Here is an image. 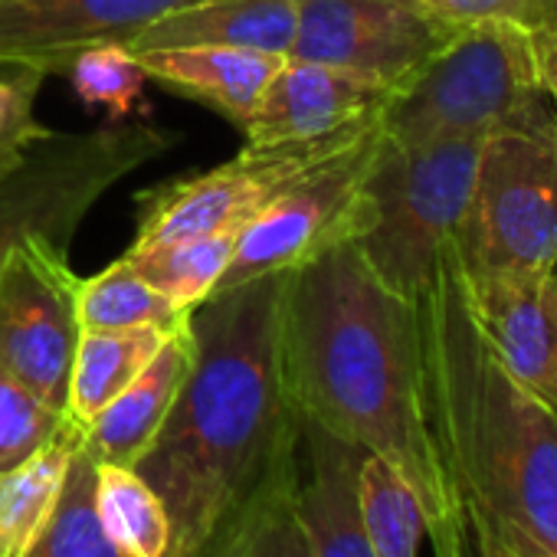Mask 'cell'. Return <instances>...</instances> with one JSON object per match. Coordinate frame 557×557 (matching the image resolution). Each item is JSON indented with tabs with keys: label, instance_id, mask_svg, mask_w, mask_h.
<instances>
[{
	"label": "cell",
	"instance_id": "obj_15",
	"mask_svg": "<svg viewBox=\"0 0 557 557\" xmlns=\"http://www.w3.org/2000/svg\"><path fill=\"white\" fill-rule=\"evenodd\" d=\"M148 83L190 99L243 132L256 112L262 92L286 57L230 47H177V50H145L135 53Z\"/></svg>",
	"mask_w": 557,
	"mask_h": 557
},
{
	"label": "cell",
	"instance_id": "obj_13",
	"mask_svg": "<svg viewBox=\"0 0 557 557\" xmlns=\"http://www.w3.org/2000/svg\"><path fill=\"white\" fill-rule=\"evenodd\" d=\"M466 283V299L502 368L557 407V275L554 269L495 272Z\"/></svg>",
	"mask_w": 557,
	"mask_h": 557
},
{
	"label": "cell",
	"instance_id": "obj_9",
	"mask_svg": "<svg viewBox=\"0 0 557 557\" xmlns=\"http://www.w3.org/2000/svg\"><path fill=\"white\" fill-rule=\"evenodd\" d=\"M361 125L309 141L243 145L236 158L216 168L187 171L135 194L138 226L128 249H148L213 230H243L278 194H286L302 174L338 151Z\"/></svg>",
	"mask_w": 557,
	"mask_h": 557
},
{
	"label": "cell",
	"instance_id": "obj_3",
	"mask_svg": "<svg viewBox=\"0 0 557 557\" xmlns=\"http://www.w3.org/2000/svg\"><path fill=\"white\" fill-rule=\"evenodd\" d=\"M413 306L430 430L462 511L518 557H557V407L488 348L456 249Z\"/></svg>",
	"mask_w": 557,
	"mask_h": 557
},
{
	"label": "cell",
	"instance_id": "obj_10",
	"mask_svg": "<svg viewBox=\"0 0 557 557\" xmlns=\"http://www.w3.org/2000/svg\"><path fill=\"white\" fill-rule=\"evenodd\" d=\"M76 299L70 249L53 239H27L0 262V364L63 413L83 332Z\"/></svg>",
	"mask_w": 557,
	"mask_h": 557
},
{
	"label": "cell",
	"instance_id": "obj_20",
	"mask_svg": "<svg viewBox=\"0 0 557 557\" xmlns=\"http://www.w3.org/2000/svg\"><path fill=\"white\" fill-rule=\"evenodd\" d=\"M161 329H83L70 371L66 417L83 430L96 420L161 351Z\"/></svg>",
	"mask_w": 557,
	"mask_h": 557
},
{
	"label": "cell",
	"instance_id": "obj_33",
	"mask_svg": "<svg viewBox=\"0 0 557 557\" xmlns=\"http://www.w3.org/2000/svg\"><path fill=\"white\" fill-rule=\"evenodd\" d=\"M462 557H469V541L462 544Z\"/></svg>",
	"mask_w": 557,
	"mask_h": 557
},
{
	"label": "cell",
	"instance_id": "obj_7",
	"mask_svg": "<svg viewBox=\"0 0 557 557\" xmlns=\"http://www.w3.org/2000/svg\"><path fill=\"white\" fill-rule=\"evenodd\" d=\"M177 141V132L138 119L92 132H50L17 168L0 174V262L27 239H53L70 249L89 210Z\"/></svg>",
	"mask_w": 557,
	"mask_h": 557
},
{
	"label": "cell",
	"instance_id": "obj_31",
	"mask_svg": "<svg viewBox=\"0 0 557 557\" xmlns=\"http://www.w3.org/2000/svg\"><path fill=\"white\" fill-rule=\"evenodd\" d=\"M462 528H466V541H469V557H518L502 537H495L482 521L469 518L462 511Z\"/></svg>",
	"mask_w": 557,
	"mask_h": 557
},
{
	"label": "cell",
	"instance_id": "obj_21",
	"mask_svg": "<svg viewBox=\"0 0 557 557\" xmlns=\"http://www.w3.org/2000/svg\"><path fill=\"white\" fill-rule=\"evenodd\" d=\"M236 239L239 230H213L148 249H125V259L177 309L194 312L223 283Z\"/></svg>",
	"mask_w": 557,
	"mask_h": 557
},
{
	"label": "cell",
	"instance_id": "obj_12",
	"mask_svg": "<svg viewBox=\"0 0 557 557\" xmlns=\"http://www.w3.org/2000/svg\"><path fill=\"white\" fill-rule=\"evenodd\" d=\"M194 0H0V60L63 76L96 44H128Z\"/></svg>",
	"mask_w": 557,
	"mask_h": 557
},
{
	"label": "cell",
	"instance_id": "obj_27",
	"mask_svg": "<svg viewBox=\"0 0 557 557\" xmlns=\"http://www.w3.org/2000/svg\"><path fill=\"white\" fill-rule=\"evenodd\" d=\"M63 76L86 106L106 109L109 122H128L145 106L148 76L125 44L86 47Z\"/></svg>",
	"mask_w": 557,
	"mask_h": 557
},
{
	"label": "cell",
	"instance_id": "obj_32",
	"mask_svg": "<svg viewBox=\"0 0 557 557\" xmlns=\"http://www.w3.org/2000/svg\"><path fill=\"white\" fill-rule=\"evenodd\" d=\"M550 106L557 115V50H554V70H550Z\"/></svg>",
	"mask_w": 557,
	"mask_h": 557
},
{
	"label": "cell",
	"instance_id": "obj_29",
	"mask_svg": "<svg viewBox=\"0 0 557 557\" xmlns=\"http://www.w3.org/2000/svg\"><path fill=\"white\" fill-rule=\"evenodd\" d=\"M47 79L37 66L0 60V174L17 168L53 132L37 119V99Z\"/></svg>",
	"mask_w": 557,
	"mask_h": 557
},
{
	"label": "cell",
	"instance_id": "obj_19",
	"mask_svg": "<svg viewBox=\"0 0 557 557\" xmlns=\"http://www.w3.org/2000/svg\"><path fill=\"white\" fill-rule=\"evenodd\" d=\"M299 475L302 449L269 472L203 557H312L299 515Z\"/></svg>",
	"mask_w": 557,
	"mask_h": 557
},
{
	"label": "cell",
	"instance_id": "obj_6",
	"mask_svg": "<svg viewBox=\"0 0 557 557\" xmlns=\"http://www.w3.org/2000/svg\"><path fill=\"white\" fill-rule=\"evenodd\" d=\"M453 249L469 278L557 265L554 106H541L482 138Z\"/></svg>",
	"mask_w": 557,
	"mask_h": 557
},
{
	"label": "cell",
	"instance_id": "obj_28",
	"mask_svg": "<svg viewBox=\"0 0 557 557\" xmlns=\"http://www.w3.org/2000/svg\"><path fill=\"white\" fill-rule=\"evenodd\" d=\"M73 426L76 423L63 410L50 407L0 364V472L27 462Z\"/></svg>",
	"mask_w": 557,
	"mask_h": 557
},
{
	"label": "cell",
	"instance_id": "obj_8",
	"mask_svg": "<svg viewBox=\"0 0 557 557\" xmlns=\"http://www.w3.org/2000/svg\"><path fill=\"white\" fill-rule=\"evenodd\" d=\"M384 115V112H381ZM374 115L338 151L278 194L239 230L220 289L269 272H293L342 239H358L368 220V174L384 145V122Z\"/></svg>",
	"mask_w": 557,
	"mask_h": 557
},
{
	"label": "cell",
	"instance_id": "obj_1",
	"mask_svg": "<svg viewBox=\"0 0 557 557\" xmlns=\"http://www.w3.org/2000/svg\"><path fill=\"white\" fill-rule=\"evenodd\" d=\"M283 364L299 417L400 469L433 557H462V505L426 413L417 306L381 283L355 239L286 272Z\"/></svg>",
	"mask_w": 557,
	"mask_h": 557
},
{
	"label": "cell",
	"instance_id": "obj_14",
	"mask_svg": "<svg viewBox=\"0 0 557 557\" xmlns=\"http://www.w3.org/2000/svg\"><path fill=\"white\" fill-rule=\"evenodd\" d=\"M394 89L348 70L286 57L243 125L246 145L309 141L348 132L384 112Z\"/></svg>",
	"mask_w": 557,
	"mask_h": 557
},
{
	"label": "cell",
	"instance_id": "obj_25",
	"mask_svg": "<svg viewBox=\"0 0 557 557\" xmlns=\"http://www.w3.org/2000/svg\"><path fill=\"white\" fill-rule=\"evenodd\" d=\"M79 325L83 329H161L177 332L190 312L177 309L164 293L122 256L92 278H79Z\"/></svg>",
	"mask_w": 557,
	"mask_h": 557
},
{
	"label": "cell",
	"instance_id": "obj_23",
	"mask_svg": "<svg viewBox=\"0 0 557 557\" xmlns=\"http://www.w3.org/2000/svg\"><path fill=\"white\" fill-rule=\"evenodd\" d=\"M21 557H132L102 524L96 508V459L79 446L63 488Z\"/></svg>",
	"mask_w": 557,
	"mask_h": 557
},
{
	"label": "cell",
	"instance_id": "obj_24",
	"mask_svg": "<svg viewBox=\"0 0 557 557\" xmlns=\"http://www.w3.org/2000/svg\"><path fill=\"white\" fill-rule=\"evenodd\" d=\"M358 515L374 557H420L426 521L417 492L387 459L361 453Z\"/></svg>",
	"mask_w": 557,
	"mask_h": 557
},
{
	"label": "cell",
	"instance_id": "obj_4",
	"mask_svg": "<svg viewBox=\"0 0 557 557\" xmlns=\"http://www.w3.org/2000/svg\"><path fill=\"white\" fill-rule=\"evenodd\" d=\"M550 106V63L511 17L462 27L384 106L394 145L466 141Z\"/></svg>",
	"mask_w": 557,
	"mask_h": 557
},
{
	"label": "cell",
	"instance_id": "obj_5",
	"mask_svg": "<svg viewBox=\"0 0 557 557\" xmlns=\"http://www.w3.org/2000/svg\"><path fill=\"white\" fill-rule=\"evenodd\" d=\"M482 141L394 145L368 174V220L355 239L384 286L417 299L456 246Z\"/></svg>",
	"mask_w": 557,
	"mask_h": 557
},
{
	"label": "cell",
	"instance_id": "obj_2",
	"mask_svg": "<svg viewBox=\"0 0 557 557\" xmlns=\"http://www.w3.org/2000/svg\"><path fill=\"white\" fill-rule=\"evenodd\" d=\"M286 272L213 293L190 312L194 361L135 462L171 515L168 557H203L223 524L302 449L283 364Z\"/></svg>",
	"mask_w": 557,
	"mask_h": 557
},
{
	"label": "cell",
	"instance_id": "obj_30",
	"mask_svg": "<svg viewBox=\"0 0 557 557\" xmlns=\"http://www.w3.org/2000/svg\"><path fill=\"white\" fill-rule=\"evenodd\" d=\"M417 4L453 30L472 27L479 21L508 17L521 0H417Z\"/></svg>",
	"mask_w": 557,
	"mask_h": 557
},
{
	"label": "cell",
	"instance_id": "obj_22",
	"mask_svg": "<svg viewBox=\"0 0 557 557\" xmlns=\"http://www.w3.org/2000/svg\"><path fill=\"white\" fill-rule=\"evenodd\" d=\"M83 430L73 426L27 462L0 472V557H21L47 521Z\"/></svg>",
	"mask_w": 557,
	"mask_h": 557
},
{
	"label": "cell",
	"instance_id": "obj_11",
	"mask_svg": "<svg viewBox=\"0 0 557 557\" xmlns=\"http://www.w3.org/2000/svg\"><path fill=\"white\" fill-rule=\"evenodd\" d=\"M296 40L289 57L358 73L400 89L459 30L417 0H293Z\"/></svg>",
	"mask_w": 557,
	"mask_h": 557
},
{
	"label": "cell",
	"instance_id": "obj_34",
	"mask_svg": "<svg viewBox=\"0 0 557 557\" xmlns=\"http://www.w3.org/2000/svg\"><path fill=\"white\" fill-rule=\"evenodd\" d=\"M554 275H557V265H554Z\"/></svg>",
	"mask_w": 557,
	"mask_h": 557
},
{
	"label": "cell",
	"instance_id": "obj_16",
	"mask_svg": "<svg viewBox=\"0 0 557 557\" xmlns=\"http://www.w3.org/2000/svg\"><path fill=\"white\" fill-rule=\"evenodd\" d=\"M194 361V338L190 322L171 332L151 364L96 417L83 426L79 446L96 462H119L135 466L154 443L158 430L164 426L184 377Z\"/></svg>",
	"mask_w": 557,
	"mask_h": 557
},
{
	"label": "cell",
	"instance_id": "obj_18",
	"mask_svg": "<svg viewBox=\"0 0 557 557\" xmlns=\"http://www.w3.org/2000/svg\"><path fill=\"white\" fill-rule=\"evenodd\" d=\"M296 40L293 0H194V4L161 17L125 47L177 50V47H230L289 57Z\"/></svg>",
	"mask_w": 557,
	"mask_h": 557
},
{
	"label": "cell",
	"instance_id": "obj_26",
	"mask_svg": "<svg viewBox=\"0 0 557 557\" xmlns=\"http://www.w3.org/2000/svg\"><path fill=\"white\" fill-rule=\"evenodd\" d=\"M96 508L106 531L132 557H168L171 515L135 466L96 462Z\"/></svg>",
	"mask_w": 557,
	"mask_h": 557
},
{
	"label": "cell",
	"instance_id": "obj_17",
	"mask_svg": "<svg viewBox=\"0 0 557 557\" xmlns=\"http://www.w3.org/2000/svg\"><path fill=\"white\" fill-rule=\"evenodd\" d=\"M358 446L302 420L299 515L312 557H374L358 515Z\"/></svg>",
	"mask_w": 557,
	"mask_h": 557
}]
</instances>
